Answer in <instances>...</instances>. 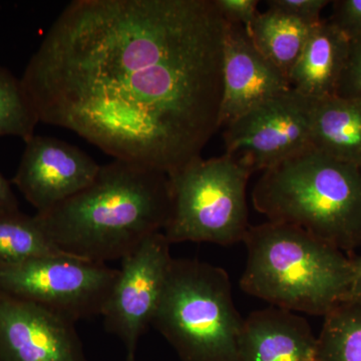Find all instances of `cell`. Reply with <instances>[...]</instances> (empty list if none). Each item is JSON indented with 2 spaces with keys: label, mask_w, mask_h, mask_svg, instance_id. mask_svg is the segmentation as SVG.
<instances>
[{
  "label": "cell",
  "mask_w": 361,
  "mask_h": 361,
  "mask_svg": "<svg viewBox=\"0 0 361 361\" xmlns=\"http://www.w3.org/2000/svg\"><path fill=\"white\" fill-rule=\"evenodd\" d=\"M226 23L214 0H75L21 82L39 123L170 176L220 130Z\"/></svg>",
  "instance_id": "6da1fadb"
},
{
  "label": "cell",
  "mask_w": 361,
  "mask_h": 361,
  "mask_svg": "<svg viewBox=\"0 0 361 361\" xmlns=\"http://www.w3.org/2000/svg\"><path fill=\"white\" fill-rule=\"evenodd\" d=\"M171 210L165 173L114 160L94 182L45 212L37 213L59 250L92 262L122 260L145 239L163 231Z\"/></svg>",
  "instance_id": "7a4b0ae2"
},
{
  "label": "cell",
  "mask_w": 361,
  "mask_h": 361,
  "mask_svg": "<svg viewBox=\"0 0 361 361\" xmlns=\"http://www.w3.org/2000/svg\"><path fill=\"white\" fill-rule=\"evenodd\" d=\"M252 202L268 221L296 226L342 252L361 244V165L311 147L263 171Z\"/></svg>",
  "instance_id": "3957f363"
},
{
  "label": "cell",
  "mask_w": 361,
  "mask_h": 361,
  "mask_svg": "<svg viewBox=\"0 0 361 361\" xmlns=\"http://www.w3.org/2000/svg\"><path fill=\"white\" fill-rule=\"evenodd\" d=\"M243 242L247 260L240 287L271 306L324 317L348 291L353 260L296 226H250Z\"/></svg>",
  "instance_id": "277c9868"
},
{
  "label": "cell",
  "mask_w": 361,
  "mask_h": 361,
  "mask_svg": "<svg viewBox=\"0 0 361 361\" xmlns=\"http://www.w3.org/2000/svg\"><path fill=\"white\" fill-rule=\"evenodd\" d=\"M244 319L223 268L174 259L153 324L182 361H238Z\"/></svg>",
  "instance_id": "5b68a950"
},
{
  "label": "cell",
  "mask_w": 361,
  "mask_h": 361,
  "mask_svg": "<svg viewBox=\"0 0 361 361\" xmlns=\"http://www.w3.org/2000/svg\"><path fill=\"white\" fill-rule=\"evenodd\" d=\"M252 173L226 155L201 157L168 176L171 210L163 233L171 244L208 242L228 246L248 232L246 189Z\"/></svg>",
  "instance_id": "8992f818"
},
{
  "label": "cell",
  "mask_w": 361,
  "mask_h": 361,
  "mask_svg": "<svg viewBox=\"0 0 361 361\" xmlns=\"http://www.w3.org/2000/svg\"><path fill=\"white\" fill-rule=\"evenodd\" d=\"M118 269L70 255L0 267V291L39 304L77 323L101 315Z\"/></svg>",
  "instance_id": "52a82bcc"
},
{
  "label": "cell",
  "mask_w": 361,
  "mask_h": 361,
  "mask_svg": "<svg viewBox=\"0 0 361 361\" xmlns=\"http://www.w3.org/2000/svg\"><path fill=\"white\" fill-rule=\"evenodd\" d=\"M314 101L289 90L228 123L226 155L253 174L274 167L311 148Z\"/></svg>",
  "instance_id": "ba28073f"
},
{
  "label": "cell",
  "mask_w": 361,
  "mask_h": 361,
  "mask_svg": "<svg viewBox=\"0 0 361 361\" xmlns=\"http://www.w3.org/2000/svg\"><path fill=\"white\" fill-rule=\"evenodd\" d=\"M163 231L123 258L102 317L106 331L122 341L127 361H137L140 338L153 324L173 257Z\"/></svg>",
  "instance_id": "9c48e42d"
},
{
  "label": "cell",
  "mask_w": 361,
  "mask_h": 361,
  "mask_svg": "<svg viewBox=\"0 0 361 361\" xmlns=\"http://www.w3.org/2000/svg\"><path fill=\"white\" fill-rule=\"evenodd\" d=\"M0 361H89L75 323L0 291Z\"/></svg>",
  "instance_id": "30bf717a"
},
{
  "label": "cell",
  "mask_w": 361,
  "mask_h": 361,
  "mask_svg": "<svg viewBox=\"0 0 361 361\" xmlns=\"http://www.w3.org/2000/svg\"><path fill=\"white\" fill-rule=\"evenodd\" d=\"M99 169L101 165L77 147L35 135L25 142L13 182L37 213H42L90 186Z\"/></svg>",
  "instance_id": "8fae6325"
},
{
  "label": "cell",
  "mask_w": 361,
  "mask_h": 361,
  "mask_svg": "<svg viewBox=\"0 0 361 361\" xmlns=\"http://www.w3.org/2000/svg\"><path fill=\"white\" fill-rule=\"evenodd\" d=\"M222 82L220 129L291 90L288 80L254 47L245 26L229 21L223 40Z\"/></svg>",
  "instance_id": "7c38bea8"
},
{
  "label": "cell",
  "mask_w": 361,
  "mask_h": 361,
  "mask_svg": "<svg viewBox=\"0 0 361 361\" xmlns=\"http://www.w3.org/2000/svg\"><path fill=\"white\" fill-rule=\"evenodd\" d=\"M238 361H318L317 337L301 316L270 306L244 319Z\"/></svg>",
  "instance_id": "4fadbf2b"
},
{
  "label": "cell",
  "mask_w": 361,
  "mask_h": 361,
  "mask_svg": "<svg viewBox=\"0 0 361 361\" xmlns=\"http://www.w3.org/2000/svg\"><path fill=\"white\" fill-rule=\"evenodd\" d=\"M350 39L329 20L314 26L289 75V85L298 94L320 101L337 96L348 63Z\"/></svg>",
  "instance_id": "5bb4252c"
},
{
  "label": "cell",
  "mask_w": 361,
  "mask_h": 361,
  "mask_svg": "<svg viewBox=\"0 0 361 361\" xmlns=\"http://www.w3.org/2000/svg\"><path fill=\"white\" fill-rule=\"evenodd\" d=\"M311 147L336 160L361 165V99L334 96L314 101Z\"/></svg>",
  "instance_id": "9a60e30c"
},
{
  "label": "cell",
  "mask_w": 361,
  "mask_h": 361,
  "mask_svg": "<svg viewBox=\"0 0 361 361\" xmlns=\"http://www.w3.org/2000/svg\"><path fill=\"white\" fill-rule=\"evenodd\" d=\"M315 25L268 9L259 13L246 30L254 47L289 82L292 68Z\"/></svg>",
  "instance_id": "2e32d148"
},
{
  "label": "cell",
  "mask_w": 361,
  "mask_h": 361,
  "mask_svg": "<svg viewBox=\"0 0 361 361\" xmlns=\"http://www.w3.org/2000/svg\"><path fill=\"white\" fill-rule=\"evenodd\" d=\"M59 255L68 254L52 243L37 216L20 210L0 211V267Z\"/></svg>",
  "instance_id": "e0dca14e"
},
{
  "label": "cell",
  "mask_w": 361,
  "mask_h": 361,
  "mask_svg": "<svg viewBox=\"0 0 361 361\" xmlns=\"http://www.w3.org/2000/svg\"><path fill=\"white\" fill-rule=\"evenodd\" d=\"M318 361H361V304L341 302L324 316Z\"/></svg>",
  "instance_id": "ac0fdd59"
},
{
  "label": "cell",
  "mask_w": 361,
  "mask_h": 361,
  "mask_svg": "<svg viewBox=\"0 0 361 361\" xmlns=\"http://www.w3.org/2000/svg\"><path fill=\"white\" fill-rule=\"evenodd\" d=\"M20 78L0 66V135H13L25 142L39 123Z\"/></svg>",
  "instance_id": "d6986e66"
},
{
  "label": "cell",
  "mask_w": 361,
  "mask_h": 361,
  "mask_svg": "<svg viewBox=\"0 0 361 361\" xmlns=\"http://www.w3.org/2000/svg\"><path fill=\"white\" fill-rule=\"evenodd\" d=\"M268 9L279 11L292 18L315 25L322 21V13L329 0H268Z\"/></svg>",
  "instance_id": "ffe728a7"
},
{
  "label": "cell",
  "mask_w": 361,
  "mask_h": 361,
  "mask_svg": "<svg viewBox=\"0 0 361 361\" xmlns=\"http://www.w3.org/2000/svg\"><path fill=\"white\" fill-rule=\"evenodd\" d=\"M337 96L361 99V39L350 40L348 63L342 73Z\"/></svg>",
  "instance_id": "44dd1931"
},
{
  "label": "cell",
  "mask_w": 361,
  "mask_h": 361,
  "mask_svg": "<svg viewBox=\"0 0 361 361\" xmlns=\"http://www.w3.org/2000/svg\"><path fill=\"white\" fill-rule=\"evenodd\" d=\"M334 13L329 20L349 39H361V0L334 1Z\"/></svg>",
  "instance_id": "7402d4cb"
},
{
  "label": "cell",
  "mask_w": 361,
  "mask_h": 361,
  "mask_svg": "<svg viewBox=\"0 0 361 361\" xmlns=\"http://www.w3.org/2000/svg\"><path fill=\"white\" fill-rule=\"evenodd\" d=\"M221 16L229 23L249 28L257 18V0H214Z\"/></svg>",
  "instance_id": "603a6c76"
},
{
  "label": "cell",
  "mask_w": 361,
  "mask_h": 361,
  "mask_svg": "<svg viewBox=\"0 0 361 361\" xmlns=\"http://www.w3.org/2000/svg\"><path fill=\"white\" fill-rule=\"evenodd\" d=\"M341 302L361 304V256L353 260L350 281H349L348 291Z\"/></svg>",
  "instance_id": "cb8c5ba5"
},
{
  "label": "cell",
  "mask_w": 361,
  "mask_h": 361,
  "mask_svg": "<svg viewBox=\"0 0 361 361\" xmlns=\"http://www.w3.org/2000/svg\"><path fill=\"white\" fill-rule=\"evenodd\" d=\"M18 201L11 183L0 173V211H18Z\"/></svg>",
  "instance_id": "d4e9b609"
}]
</instances>
